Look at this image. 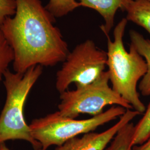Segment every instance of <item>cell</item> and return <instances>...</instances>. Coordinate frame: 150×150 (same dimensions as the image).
<instances>
[{
    "instance_id": "obj_1",
    "label": "cell",
    "mask_w": 150,
    "mask_h": 150,
    "mask_svg": "<svg viewBox=\"0 0 150 150\" xmlns=\"http://www.w3.org/2000/svg\"><path fill=\"white\" fill-rule=\"evenodd\" d=\"M13 16L7 17L0 26L14 54L15 72L24 74L33 66H54L63 62L69 50L55 18L41 0H15Z\"/></svg>"
},
{
    "instance_id": "obj_8",
    "label": "cell",
    "mask_w": 150,
    "mask_h": 150,
    "mask_svg": "<svg viewBox=\"0 0 150 150\" xmlns=\"http://www.w3.org/2000/svg\"><path fill=\"white\" fill-rule=\"evenodd\" d=\"M131 0H80L81 6L93 9L103 18L105 23L101 26L105 34H108L113 26L114 19L118 9L126 11Z\"/></svg>"
},
{
    "instance_id": "obj_3",
    "label": "cell",
    "mask_w": 150,
    "mask_h": 150,
    "mask_svg": "<svg viewBox=\"0 0 150 150\" xmlns=\"http://www.w3.org/2000/svg\"><path fill=\"white\" fill-rule=\"evenodd\" d=\"M41 65L33 66L24 74L6 71L3 83L6 91L5 103L0 115V145L9 140H24L34 150L41 149L33 139L23 115L27 97L33 86L42 75Z\"/></svg>"
},
{
    "instance_id": "obj_11",
    "label": "cell",
    "mask_w": 150,
    "mask_h": 150,
    "mask_svg": "<svg viewBox=\"0 0 150 150\" xmlns=\"http://www.w3.org/2000/svg\"><path fill=\"white\" fill-rule=\"evenodd\" d=\"M134 131V123H127L118 131L106 150H131Z\"/></svg>"
},
{
    "instance_id": "obj_6",
    "label": "cell",
    "mask_w": 150,
    "mask_h": 150,
    "mask_svg": "<svg viewBox=\"0 0 150 150\" xmlns=\"http://www.w3.org/2000/svg\"><path fill=\"white\" fill-rule=\"evenodd\" d=\"M107 61V52L98 48L92 40L77 45L56 74L57 90L61 93L72 83L83 86L96 80L105 72Z\"/></svg>"
},
{
    "instance_id": "obj_5",
    "label": "cell",
    "mask_w": 150,
    "mask_h": 150,
    "mask_svg": "<svg viewBox=\"0 0 150 150\" xmlns=\"http://www.w3.org/2000/svg\"><path fill=\"white\" fill-rule=\"evenodd\" d=\"M109 73L105 71L96 80L86 85L76 86L74 90L60 93L58 105L59 113L65 117L77 118L80 114L92 117L103 112L108 105H117L126 110L133 109L131 105L109 86Z\"/></svg>"
},
{
    "instance_id": "obj_17",
    "label": "cell",
    "mask_w": 150,
    "mask_h": 150,
    "mask_svg": "<svg viewBox=\"0 0 150 150\" xmlns=\"http://www.w3.org/2000/svg\"><path fill=\"white\" fill-rule=\"evenodd\" d=\"M0 150H11L5 144H2L0 145ZM38 150H42V149H39Z\"/></svg>"
},
{
    "instance_id": "obj_12",
    "label": "cell",
    "mask_w": 150,
    "mask_h": 150,
    "mask_svg": "<svg viewBox=\"0 0 150 150\" xmlns=\"http://www.w3.org/2000/svg\"><path fill=\"white\" fill-rule=\"evenodd\" d=\"M80 6V2L76 0H49L45 7L54 18H60Z\"/></svg>"
},
{
    "instance_id": "obj_9",
    "label": "cell",
    "mask_w": 150,
    "mask_h": 150,
    "mask_svg": "<svg viewBox=\"0 0 150 150\" xmlns=\"http://www.w3.org/2000/svg\"><path fill=\"white\" fill-rule=\"evenodd\" d=\"M129 37L131 43L134 46L139 54L145 59L147 66V72L139 83V91L144 96H150V40L146 39L141 33L134 30L129 31Z\"/></svg>"
},
{
    "instance_id": "obj_13",
    "label": "cell",
    "mask_w": 150,
    "mask_h": 150,
    "mask_svg": "<svg viewBox=\"0 0 150 150\" xmlns=\"http://www.w3.org/2000/svg\"><path fill=\"white\" fill-rule=\"evenodd\" d=\"M150 137V102L144 116L134 126V131L132 142V147L141 145Z\"/></svg>"
},
{
    "instance_id": "obj_15",
    "label": "cell",
    "mask_w": 150,
    "mask_h": 150,
    "mask_svg": "<svg viewBox=\"0 0 150 150\" xmlns=\"http://www.w3.org/2000/svg\"><path fill=\"white\" fill-rule=\"evenodd\" d=\"M16 9L15 0H0V26L7 17L15 14Z\"/></svg>"
},
{
    "instance_id": "obj_18",
    "label": "cell",
    "mask_w": 150,
    "mask_h": 150,
    "mask_svg": "<svg viewBox=\"0 0 150 150\" xmlns=\"http://www.w3.org/2000/svg\"><path fill=\"white\" fill-rule=\"evenodd\" d=\"M148 1H150V0H148Z\"/></svg>"
},
{
    "instance_id": "obj_2",
    "label": "cell",
    "mask_w": 150,
    "mask_h": 150,
    "mask_svg": "<svg viewBox=\"0 0 150 150\" xmlns=\"http://www.w3.org/2000/svg\"><path fill=\"white\" fill-rule=\"evenodd\" d=\"M127 23L126 18L119 22L113 31L112 41L108 34L107 39V66L113 90L129 102L135 111L141 114L146 108L139 98L137 86L139 81L147 72V66L144 57L131 43L129 51L124 47L123 37Z\"/></svg>"
},
{
    "instance_id": "obj_7",
    "label": "cell",
    "mask_w": 150,
    "mask_h": 150,
    "mask_svg": "<svg viewBox=\"0 0 150 150\" xmlns=\"http://www.w3.org/2000/svg\"><path fill=\"white\" fill-rule=\"evenodd\" d=\"M139 115L141 113L135 110H126L116 123L110 129L100 133H87L81 138H72L64 145L57 146L55 150H104L118 131Z\"/></svg>"
},
{
    "instance_id": "obj_16",
    "label": "cell",
    "mask_w": 150,
    "mask_h": 150,
    "mask_svg": "<svg viewBox=\"0 0 150 150\" xmlns=\"http://www.w3.org/2000/svg\"><path fill=\"white\" fill-rule=\"evenodd\" d=\"M131 150H150V137L144 144L140 145L139 147H134Z\"/></svg>"
},
{
    "instance_id": "obj_14",
    "label": "cell",
    "mask_w": 150,
    "mask_h": 150,
    "mask_svg": "<svg viewBox=\"0 0 150 150\" xmlns=\"http://www.w3.org/2000/svg\"><path fill=\"white\" fill-rule=\"evenodd\" d=\"M13 59V50L0 30V83L3 81L4 74Z\"/></svg>"
},
{
    "instance_id": "obj_10",
    "label": "cell",
    "mask_w": 150,
    "mask_h": 150,
    "mask_svg": "<svg viewBox=\"0 0 150 150\" xmlns=\"http://www.w3.org/2000/svg\"><path fill=\"white\" fill-rule=\"evenodd\" d=\"M126 11V19L143 27L150 35V1L131 0Z\"/></svg>"
},
{
    "instance_id": "obj_4",
    "label": "cell",
    "mask_w": 150,
    "mask_h": 150,
    "mask_svg": "<svg viewBox=\"0 0 150 150\" xmlns=\"http://www.w3.org/2000/svg\"><path fill=\"white\" fill-rule=\"evenodd\" d=\"M126 109L113 106L102 113L86 120H76L61 115L59 111L32 120L29 125L33 139L41 145L42 150L51 146H60L81 134L95 131L125 113Z\"/></svg>"
}]
</instances>
